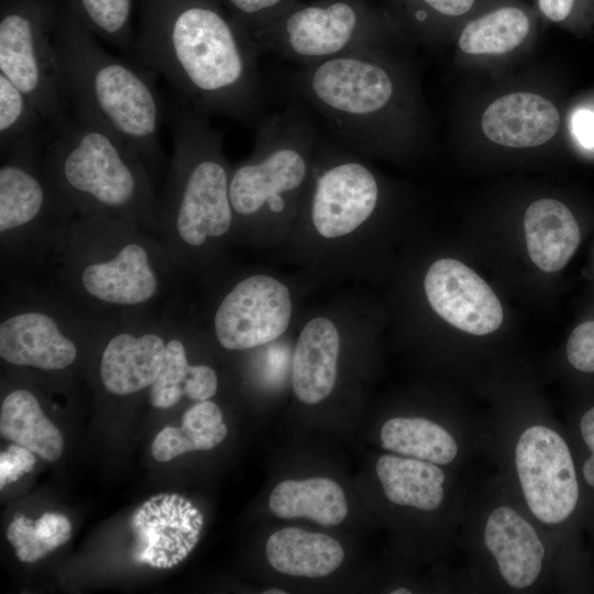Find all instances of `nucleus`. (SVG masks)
<instances>
[{"label": "nucleus", "mask_w": 594, "mask_h": 594, "mask_svg": "<svg viewBox=\"0 0 594 594\" xmlns=\"http://www.w3.org/2000/svg\"><path fill=\"white\" fill-rule=\"evenodd\" d=\"M135 50L198 113L253 128L265 114L260 54L217 0H143Z\"/></svg>", "instance_id": "obj_1"}, {"label": "nucleus", "mask_w": 594, "mask_h": 594, "mask_svg": "<svg viewBox=\"0 0 594 594\" xmlns=\"http://www.w3.org/2000/svg\"><path fill=\"white\" fill-rule=\"evenodd\" d=\"M50 266L54 287L103 321L158 312L179 278L155 235L100 217L78 218Z\"/></svg>", "instance_id": "obj_2"}, {"label": "nucleus", "mask_w": 594, "mask_h": 594, "mask_svg": "<svg viewBox=\"0 0 594 594\" xmlns=\"http://www.w3.org/2000/svg\"><path fill=\"white\" fill-rule=\"evenodd\" d=\"M172 122L173 154L157 197L155 235L180 276L206 264L235 218L222 132L188 105L174 109Z\"/></svg>", "instance_id": "obj_3"}, {"label": "nucleus", "mask_w": 594, "mask_h": 594, "mask_svg": "<svg viewBox=\"0 0 594 594\" xmlns=\"http://www.w3.org/2000/svg\"><path fill=\"white\" fill-rule=\"evenodd\" d=\"M52 131L44 146L45 168L77 217L122 221L155 235L153 176L135 148L78 108Z\"/></svg>", "instance_id": "obj_4"}, {"label": "nucleus", "mask_w": 594, "mask_h": 594, "mask_svg": "<svg viewBox=\"0 0 594 594\" xmlns=\"http://www.w3.org/2000/svg\"><path fill=\"white\" fill-rule=\"evenodd\" d=\"M54 43L69 100L132 145L150 173L164 164L160 144L163 107L153 72L133 66L103 51L63 3Z\"/></svg>", "instance_id": "obj_5"}, {"label": "nucleus", "mask_w": 594, "mask_h": 594, "mask_svg": "<svg viewBox=\"0 0 594 594\" xmlns=\"http://www.w3.org/2000/svg\"><path fill=\"white\" fill-rule=\"evenodd\" d=\"M322 136L314 112L297 101L265 113L255 127L252 155L231 168L230 201L235 224L284 217L308 187Z\"/></svg>", "instance_id": "obj_6"}, {"label": "nucleus", "mask_w": 594, "mask_h": 594, "mask_svg": "<svg viewBox=\"0 0 594 594\" xmlns=\"http://www.w3.org/2000/svg\"><path fill=\"white\" fill-rule=\"evenodd\" d=\"M44 136L1 155L2 264L50 265L78 219L44 164Z\"/></svg>", "instance_id": "obj_7"}, {"label": "nucleus", "mask_w": 594, "mask_h": 594, "mask_svg": "<svg viewBox=\"0 0 594 594\" xmlns=\"http://www.w3.org/2000/svg\"><path fill=\"white\" fill-rule=\"evenodd\" d=\"M3 295L0 356L13 366L55 372L70 367L79 339L98 336L109 321L90 316L54 286H11Z\"/></svg>", "instance_id": "obj_8"}, {"label": "nucleus", "mask_w": 594, "mask_h": 594, "mask_svg": "<svg viewBox=\"0 0 594 594\" xmlns=\"http://www.w3.org/2000/svg\"><path fill=\"white\" fill-rule=\"evenodd\" d=\"M62 0H0V73L37 107L50 128L69 101L54 43Z\"/></svg>", "instance_id": "obj_9"}, {"label": "nucleus", "mask_w": 594, "mask_h": 594, "mask_svg": "<svg viewBox=\"0 0 594 594\" xmlns=\"http://www.w3.org/2000/svg\"><path fill=\"white\" fill-rule=\"evenodd\" d=\"M356 0H331L295 8L255 31L256 52L297 67L354 52L381 50V34Z\"/></svg>", "instance_id": "obj_10"}, {"label": "nucleus", "mask_w": 594, "mask_h": 594, "mask_svg": "<svg viewBox=\"0 0 594 594\" xmlns=\"http://www.w3.org/2000/svg\"><path fill=\"white\" fill-rule=\"evenodd\" d=\"M302 198L315 231L332 240L354 233L373 217L381 186L351 150L322 134Z\"/></svg>", "instance_id": "obj_11"}, {"label": "nucleus", "mask_w": 594, "mask_h": 594, "mask_svg": "<svg viewBox=\"0 0 594 594\" xmlns=\"http://www.w3.org/2000/svg\"><path fill=\"white\" fill-rule=\"evenodd\" d=\"M516 468L524 496L537 519L566 521L580 502V482L570 447L544 426L525 430L516 446Z\"/></svg>", "instance_id": "obj_12"}, {"label": "nucleus", "mask_w": 594, "mask_h": 594, "mask_svg": "<svg viewBox=\"0 0 594 594\" xmlns=\"http://www.w3.org/2000/svg\"><path fill=\"white\" fill-rule=\"evenodd\" d=\"M292 312L286 285L265 274H252L238 280L219 300L212 328L223 349L243 351L280 337Z\"/></svg>", "instance_id": "obj_13"}, {"label": "nucleus", "mask_w": 594, "mask_h": 594, "mask_svg": "<svg viewBox=\"0 0 594 594\" xmlns=\"http://www.w3.org/2000/svg\"><path fill=\"white\" fill-rule=\"evenodd\" d=\"M202 526V514L186 497L176 493L152 496L130 519L132 558L138 564L170 569L194 550Z\"/></svg>", "instance_id": "obj_14"}, {"label": "nucleus", "mask_w": 594, "mask_h": 594, "mask_svg": "<svg viewBox=\"0 0 594 594\" xmlns=\"http://www.w3.org/2000/svg\"><path fill=\"white\" fill-rule=\"evenodd\" d=\"M424 287L431 308L451 326L484 336L503 322V308L488 284L473 270L453 258L436 261Z\"/></svg>", "instance_id": "obj_15"}, {"label": "nucleus", "mask_w": 594, "mask_h": 594, "mask_svg": "<svg viewBox=\"0 0 594 594\" xmlns=\"http://www.w3.org/2000/svg\"><path fill=\"white\" fill-rule=\"evenodd\" d=\"M560 113L534 92H513L494 100L484 111L485 136L503 146L524 148L547 143L557 133Z\"/></svg>", "instance_id": "obj_16"}, {"label": "nucleus", "mask_w": 594, "mask_h": 594, "mask_svg": "<svg viewBox=\"0 0 594 594\" xmlns=\"http://www.w3.org/2000/svg\"><path fill=\"white\" fill-rule=\"evenodd\" d=\"M484 542L512 587L525 588L537 580L544 557L543 544L532 526L513 508L501 506L491 513Z\"/></svg>", "instance_id": "obj_17"}, {"label": "nucleus", "mask_w": 594, "mask_h": 594, "mask_svg": "<svg viewBox=\"0 0 594 594\" xmlns=\"http://www.w3.org/2000/svg\"><path fill=\"white\" fill-rule=\"evenodd\" d=\"M339 352L340 337L333 321L315 317L302 327L292 366L293 391L300 402L315 405L331 394L337 381Z\"/></svg>", "instance_id": "obj_18"}, {"label": "nucleus", "mask_w": 594, "mask_h": 594, "mask_svg": "<svg viewBox=\"0 0 594 594\" xmlns=\"http://www.w3.org/2000/svg\"><path fill=\"white\" fill-rule=\"evenodd\" d=\"M218 375L206 364H191L182 337L180 321L174 318L173 307L166 341V351L161 372L150 388L153 407L168 409L184 397L204 402L216 395Z\"/></svg>", "instance_id": "obj_19"}, {"label": "nucleus", "mask_w": 594, "mask_h": 594, "mask_svg": "<svg viewBox=\"0 0 594 594\" xmlns=\"http://www.w3.org/2000/svg\"><path fill=\"white\" fill-rule=\"evenodd\" d=\"M524 228L529 256L544 272L564 267L580 244V228L574 216L556 199L543 198L529 205Z\"/></svg>", "instance_id": "obj_20"}, {"label": "nucleus", "mask_w": 594, "mask_h": 594, "mask_svg": "<svg viewBox=\"0 0 594 594\" xmlns=\"http://www.w3.org/2000/svg\"><path fill=\"white\" fill-rule=\"evenodd\" d=\"M266 558L271 566L280 573L322 578L341 565L344 550L328 535L292 527L268 537Z\"/></svg>", "instance_id": "obj_21"}, {"label": "nucleus", "mask_w": 594, "mask_h": 594, "mask_svg": "<svg viewBox=\"0 0 594 594\" xmlns=\"http://www.w3.org/2000/svg\"><path fill=\"white\" fill-rule=\"evenodd\" d=\"M268 506L276 517L307 518L322 526L341 524L349 510L341 486L322 476L278 483L271 493Z\"/></svg>", "instance_id": "obj_22"}, {"label": "nucleus", "mask_w": 594, "mask_h": 594, "mask_svg": "<svg viewBox=\"0 0 594 594\" xmlns=\"http://www.w3.org/2000/svg\"><path fill=\"white\" fill-rule=\"evenodd\" d=\"M0 432L45 461H56L63 453L61 431L45 416L36 396L26 388H14L4 396L0 409Z\"/></svg>", "instance_id": "obj_23"}, {"label": "nucleus", "mask_w": 594, "mask_h": 594, "mask_svg": "<svg viewBox=\"0 0 594 594\" xmlns=\"http://www.w3.org/2000/svg\"><path fill=\"white\" fill-rule=\"evenodd\" d=\"M376 473L394 504L433 510L443 499L444 473L432 462L385 454L376 462Z\"/></svg>", "instance_id": "obj_24"}, {"label": "nucleus", "mask_w": 594, "mask_h": 594, "mask_svg": "<svg viewBox=\"0 0 594 594\" xmlns=\"http://www.w3.org/2000/svg\"><path fill=\"white\" fill-rule=\"evenodd\" d=\"M228 435L220 408L211 400L198 402L182 418V426H166L154 438L152 454L167 462L187 452L210 450Z\"/></svg>", "instance_id": "obj_25"}, {"label": "nucleus", "mask_w": 594, "mask_h": 594, "mask_svg": "<svg viewBox=\"0 0 594 594\" xmlns=\"http://www.w3.org/2000/svg\"><path fill=\"white\" fill-rule=\"evenodd\" d=\"M382 447L405 457L448 464L455 458L453 437L436 422L420 417H395L384 422Z\"/></svg>", "instance_id": "obj_26"}, {"label": "nucleus", "mask_w": 594, "mask_h": 594, "mask_svg": "<svg viewBox=\"0 0 594 594\" xmlns=\"http://www.w3.org/2000/svg\"><path fill=\"white\" fill-rule=\"evenodd\" d=\"M529 26L520 9L499 8L470 22L460 35L459 47L470 55L505 54L525 41Z\"/></svg>", "instance_id": "obj_27"}, {"label": "nucleus", "mask_w": 594, "mask_h": 594, "mask_svg": "<svg viewBox=\"0 0 594 594\" xmlns=\"http://www.w3.org/2000/svg\"><path fill=\"white\" fill-rule=\"evenodd\" d=\"M33 101L4 74L0 73V152L44 136L48 128Z\"/></svg>", "instance_id": "obj_28"}, {"label": "nucleus", "mask_w": 594, "mask_h": 594, "mask_svg": "<svg viewBox=\"0 0 594 594\" xmlns=\"http://www.w3.org/2000/svg\"><path fill=\"white\" fill-rule=\"evenodd\" d=\"M72 524L59 513H44L33 520L16 514L7 528V539L22 562H35L70 538Z\"/></svg>", "instance_id": "obj_29"}, {"label": "nucleus", "mask_w": 594, "mask_h": 594, "mask_svg": "<svg viewBox=\"0 0 594 594\" xmlns=\"http://www.w3.org/2000/svg\"><path fill=\"white\" fill-rule=\"evenodd\" d=\"M78 22L94 36L122 48L132 45V0H66Z\"/></svg>", "instance_id": "obj_30"}, {"label": "nucleus", "mask_w": 594, "mask_h": 594, "mask_svg": "<svg viewBox=\"0 0 594 594\" xmlns=\"http://www.w3.org/2000/svg\"><path fill=\"white\" fill-rule=\"evenodd\" d=\"M232 11V21L250 41V36L272 21L275 11L288 0H223ZM251 42V41H250Z\"/></svg>", "instance_id": "obj_31"}, {"label": "nucleus", "mask_w": 594, "mask_h": 594, "mask_svg": "<svg viewBox=\"0 0 594 594\" xmlns=\"http://www.w3.org/2000/svg\"><path fill=\"white\" fill-rule=\"evenodd\" d=\"M569 363L582 373H594V320L579 324L566 343Z\"/></svg>", "instance_id": "obj_32"}, {"label": "nucleus", "mask_w": 594, "mask_h": 594, "mask_svg": "<svg viewBox=\"0 0 594 594\" xmlns=\"http://www.w3.org/2000/svg\"><path fill=\"white\" fill-rule=\"evenodd\" d=\"M34 452L20 446L11 444L0 454V488L18 481L30 472L35 464Z\"/></svg>", "instance_id": "obj_33"}, {"label": "nucleus", "mask_w": 594, "mask_h": 594, "mask_svg": "<svg viewBox=\"0 0 594 594\" xmlns=\"http://www.w3.org/2000/svg\"><path fill=\"white\" fill-rule=\"evenodd\" d=\"M579 436L586 450V455L581 466V475L585 485L594 491V405L581 415L579 420Z\"/></svg>", "instance_id": "obj_34"}, {"label": "nucleus", "mask_w": 594, "mask_h": 594, "mask_svg": "<svg viewBox=\"0 0 594 594\" xmlns=\"http://www.w3.org/2000/svg\"><path fill=\"white\" fill-rule=\"evenodd\" d=\"M571 131L583 147L594 148V111L584 108L574 111Z\"/></svg>", "instance_id": "obj_35"}, {"label": "nucleus", "mask_w": 594, "mask_h": 594, "mask_svg": "<svg viewBox=\"0 0 594 594\" xmlns=\"http://www.w3.org/2000/svg\"><path fill=\"white\" fill-rule=\"evenodd\" d=\"M436 12L443 15L458 16L466 13L474 0H420Z\"/></svg>", "instance_id": "obj_36"}, {"label": "nucleus", "mask_w": 594, "mask_h": 594, "mask_svg": "<svg viewBox=\"0 0 594 594\" xmlns=\"http://www.w3.org/2000/svg\"><path fill=\"white\" fill-rule=\"evenodd\" d=\"M574 0H538L541 12L551 21H563L571 12Z\"/></svg>", "instance_id": "obj_37"}, {"label": "nucleus", "mask_w": 594, "mask_h": 594, "mask_svg": "<svg viewBox=\"0 0 594 594\" xmlns=\"http://www.w3.org/2000/svg\"><path fill=\"white\" fill-rule=\"evenodd\" d=\"M263 593L264 594H286L287 592L278 590V588H270L267 591H264Z\"/></svg>", "instance_id": "obj_38"}, {"label": "nucleus", "mask_w": 594, "mask_h": 594, "mask_svg": "<svg viewBox=\"0 0 594 594\" xmlns=\"http://www.w3.org/2000/svg\"><path fill=\"white\" fill-rule=\"evenodd\" d=\"M392 594H410L411 592L407 588H397L391 592Z\"/></svg>", "instance_id": "obj_39"}]
</instances>
